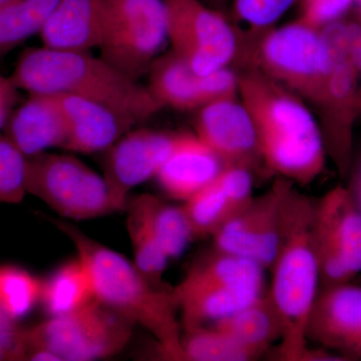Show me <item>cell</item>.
<instances>
[{"instance_id": "6da1fadb", "label": "cell", "mask_w": 361, "mask_h": 361, "mask_svg": "<svg viewBox=\"0 0 361 361\" xmlns=\"http://www.w3.org/2000/svg\"><path fill=\"white\" fill-rule=\"evenodd\" d=\"M73 242L89 271L94 298L153 334L163 356L184 360L174 289L149 281L122 254L90 238L75 226L54 220Z\"/></svg>"}, {"instance_id": "7a4b0ae2", "label": "cell", "mask_w": 361, "mask_h": 361, "mask_svg": "<svg viewBox=\"0 0 361 361\" xmlns=\"http://www.w3.org/2000/svg\"><path fill=\"white\" fill-rule=\"evenodd\" d=\"M238 90L253 120L265 165L292 184L312 183L324 168L325 142L305 104L260 73L239 78Z\"/></svg>"}, {"instance_id": "3957f363", "label": "cell", "mask_w": 361, "mask_h": 361, "mask_svg": "<svg viewBox=\"0 0 361 361\" xmlns=\"http://www.w3.org/2000/svg\"><path fill=\"white\" fill-rule=\"evenodd\" d=\"M316 203L291 187L282 206L279 242L268 292L281 318L280 360L303 361L308 348V320L319 291L314 235Z\"/></svg>"}, {"instance_id": "277c9868", "label": "cell", "mask_w": 361, "mask_h": 361, "mask_svg": "<svg viewBox=\"0 0 361 361\" xmlns=\"http://www.w3.org/2000/svg\"><path fill=\"white\" fill-rule=\"evenodd\" d=\"M30 94H73L104 104L135 123L163 108L147 87L90 51L30 47L20 54L11 75Z\"/></svg>"}, {"instance_id": "5b68a950", "label": "cell", "mask_w": 361, "mask_h": 361, "mask_svg": "<svg viewBox=\"0 0 361 361\" xmlns=\"http://www.w3.org/2000/svg\"><path fill=\"white\" fill-rule=\"evenodd\" d=\"M134 323L94 298L84 307L49 317L25 329L26 358L49 351L59 361H90L120 353L129 343Z\"/></svg>"}, {"instance_id": "8992f818", "label": "cell", "mask_w": 361, "mask_h": 361, "mask_svg": "<svg viewBox=\"0 0 361 361\" xmlns=\"http://www.w3.org/2000/svg\"><path fill=\"white\" fill-rule=\"evenodd\" d=\"M26 193L68 219L90 220L118 212L104 176L80 159L42 153L27 158Z\"/></svg>"}, {"instance_id": "52a82bcc", "label": "cell", "mask_w": 361, "mask_h": 361, "mask_svg": "<svg viewBox=\"0 0 361 361\" xmlns=\"http://www.w3.org/2000/svg\"><path fill=\"white\" fill-rule=\"evenodd\" d=\"M168 39L165 0H104L101 58L137 80Z\"/></svg>"}, {"instance_id": "ba28073f", "label": "cell", "mask_w": 361, "mask_h": 361, "mask_svg": "<svg viewBox=\"0 0 361 361\" xmlns=\"http://www.w3.org/2000/svg\"><path fill=\"white\" fill-rule=\"evenodd\" d=\"M172 51L197 73L226 68L237 51L234 30L217 11L200 0H165Z\"/></svg>"}, {"instance_id": "9c48e42d", "label": "cell", "mask_w": 361, "mask_h": 361, "mask_svg": "<svg viewBox=\"0 0 361 361\" xmlns=\"http://www.w3.org/2000/svg\"><path fill=\"white\" fill-rule=\"evenodd\" d=\"M314 235L324 287L345 284L361 272V211L350 192L336 188L316 203Z\"/></svg>"}, {"instance_id": "30bf717a", "label": "cell", "mask_w": 361, "mask_h": 361, "mask_svg": "<svg viewBox=\"0 0 361 361\" xmlns=\"http://www.w3.org/2000/svg\"><path fill=\"white\" fill-rule=\"evenodd\" d=\"M259 54L271 78L304 96L323 99L329 66L320 30L298 20L271 30L261 42Z\"/></svg>"}, {"instance_id": "8fae6325", "label": "cell", "mask_w": 361, "mask_h": 361, "mask_svg": "<svg viewBox=\"0 0 361 361\" xmlns=\"http://www.w3.org/2000/svg\"><path fill=\"white\" fill-rule=\"evenodd\" d=\"M292 186L289 180H277L269 191L233 214L212 235L216 250L270 268L279 242L282 206Z\"/></svg>"}, {"instance_id": "7c38bea8", "label": "cell", "mask_w": 361, "mask_h": 361, "mask_svg": "<svg viewBox=\"0 0 361 361\" xmlns=\"http://www.w3.org/2000/svg\"><path fill=\"white\" fill-rule=\"evenodd\" d=\"M178 134L130 130L106 151L104 178L118 212L125 211L135 187L156 177L170 155Z\"/></svg>"}, {"instance_id": "4fadbf2b", "label": "cell", "mask_w": 361, "mask_h": 361, "mask_svg": "<svg viewBox=\"0 0 361 361\" xmlns=\"http://www.w3.org/2000/svg\"><path fill=\"white\" fill-rule=\"evenodd\" d=\"M149 73L148 90L161 106L193 110L226 97L235 96L238 78L226 68L200 75L184 59L171 51L157 58Z\"/></svg>"}, {"instance_id": "5bb4252c", "label": "cell", "mask_w": 361, "mask_h": 361, "mask_svg": "<svg viewBox=\"0 0 361 361\" xmlns=\"http://www.w3.org/2000/svg\"><path fill=\"white\" fill-rule=\"evenodd\" d=\"M197 137L217 154L224 165L250 169L259 154L257 135L245 104L234 97L201 106L196 120Z\"/></svg>"}, {"instance_id": "9a60e30c", "label": "cell", "mask_w": 361, "mask_h": 361, "mask_svg": "<svg viewBox=\"0 0 361 361\" xmlns=\"http://www.w3.org/2000/svg\"><path fill=\"white\" fill-rule=\"evenodd\" d=\"M307 341L361 357V288L341 284L318 291Z\"/></svg>"}, {"instance_id": "2e32d148", "label": "cell", "mask_w": 361, "mask_h": 361, "mask_svg": "<svg viewBox=\"0 0 361 361\" xmlns=\"http://www.w3.org/2000/svg\"><path fill=\"white\" fill-rule=\"evenodd\" d=\"M68 137L63 149L78 154L106 152L137 123L108 106L68 94H58Z\"/></svg>"}, {"instance_id": "e0dca14e", "label": "cell", "mask_w": 361, "mask_h": 361, "mask_svg": "<svg viewBox=\"0 0 361 361\" xmlns=\"http://www.w3.org/2000/svg\"><path fill=\"white\" fill-rule=\"evenodd\" d=\"M4 129V135L26 158L56 147L63 148L68 137L65 114L56 94H30L14 109Z\"/></svg>"}, {"instance_id": "ac0fdd59", "label": "cell", "mask_w": 361, "mask_h": 361, "mask_svg": "<svg viewBox=\"0 0 361 361\" xmlns=\"http://www.w3.org/2000/svg\"><path fill=\"white\" fill-rule=\"evenodd\" d=\"M223 167L217 154L196 135L178 134L155 178L168 196L185 202L217 179Z\"/></svg>"}, {"instance_id": "d6986e66", "label": "cell", "mask_w": 361, "mask_h": 361, "mask_svg": "<svg viewBox=\"0 0 361 361\" xmlns=\"http://www.w3.org/2000/svg\"><path fill=\"white\" fill-rule=\"evenodd\" d=\"M185 329L232 315L264 294V289L224 281L182 280L174 288Z\"/></svg>"}, {"instance_id": "ffe728a7", "label": "cell", "mask_w": 361, "mask_h": 361, "mask_svg": "<svg viewBox=\"0 0 361 361\" xmlns=\"http://www.w3.org/2000/svg\"><path fill=\"white\" fill-rule=\"evenodd\" d=\"M104 28V0H61L39 35L47 49L90 51L101 47Z\"/></svg>"}, {"instance_id": "44dd1931", "label": "cell", "mask_w": 361, "mask_h": 361, "mask_svg": "<svg viewBox=\"0 0 361 361\" xmlns=\"http://www.w3.org/2000/svg\"><path fill=\"white\" fill-rule=\"evenodd\" d=\"M212 326L261 355L274 342L281 341L283 334L281 318L268 292L246 307L212 323Z\"/></svg>"}, {"instance_id": "7402d4cb", "label": "cell", "mask_w": 361, "mask_h": 361, "mask_svg": "<svg viewBox=\"0 0 361 361\" xmlns=\"http://www.w3.org/2000/svg\"><path fill=\"white\" fill-rule=\"evenodd\" d=\"M94 299L89 271L80 258L71 259L44 280L42 300L49 317L65 315Z\"/></svg>"}, {"instance_id": "603a6c76", "label": "cell", "mask_w": 361, "mask_h": 361, "mask_svg": "<svg viewBox=\"0 0 361 361\" xmlns=\"http://www.w3.org/2000/svg\"><path fill=\"white\" fill-rule=\"evenodd\" d=\"M61 0H4L0 4V58L42 32Z\"/></svg>"}, {"instance_id": "cb8c5ba5", "label": "cell", "mask_w": 361, "mask_h": 361, "mask_svg": "<svg viewBox=\"0 0 361 361\" xmlns=\"http://www.w3.org/2000/svg\"><path fill=\"white\" fill-rule=\"evenodd\" d=\"M132 200L144 214L169 259L180 257L194 239L183 207L171 205L149 194L140 195Z\"/></svg>"}, {"instance_id": "d4e9b609", "label": "cell", "mask_w": 361, "mask_h": 361, "mask_svg": "<svg viewBox=\"0 0 361 361\" xmlns=\"http://www.w3.org/2000/svg\"><path fill=\"white\" fill-rule=\"evenodd\" d=\"M182 337L183 356L189 361H250L260 353L213 326L192 327Z\"/></svg>"}, {"instance_id": "484cf974", "label": "cell", "mask_w": 361, "mask_h": 361, "mask_svg": "<svg viewBox=\"0 0 361 361\" xmlns=\"http://www.w3.org/2000/svg\"><path fill=\"white\" fill-rule=\"evenodd\" d=\"M127 229L129 233L134 264L153 283L161 285V276L167 267V254L159 244L144 214L134 201H128Z\"/></svg>"}, {"instance_id": "4316f807", "label": "cell", "mask_w": 361, "mask_h": 361, "mask_svg": "<svg viewBox=\"0 0 361 361\" xmlns=\"http://www.w3.org/2000/svg\"><path fill=\"white\" fill-rule=\"evenodd\" d=\"M44 280L16 265L0 266V306L18 322L42 300Z\"/></svg>"}, {"instance_id": "83f0119b", "label": "cell", "mask_w": 361, "mask_h": 361, "mask_svg": "<svg viewBox=\"0 0 361 361\" xmlns=\"http://www.w3.org/2000/svg\"><path fill=\"white\" fill-rule=\"evenodd\" d=\"M193 232L194 239L211 236L233 211L216 180L184 202L182 206Z\"/></svg>"}, {"instance_id": "f1b7e54d", "label": "cell", "mask_w": 361, "mask_h": 361, "mask_svg": "<svg viewBox=\"0 0 361 361\" xmlns=\"http://www.w3.org/2000/svg\"><path fill=\"white\" fill-rule=\"evenodd\" d=\"M27 158L9 141L0 135V204H18L26 194Z\"/></svg>"}, {"instance_id": "f546056e", "label": "cell", "mask_w": 361, "mask_h": 361, "mask_svg": "<svg viewBox=\"0 0 361 361\" xmlns=\"http://www.w3.org/2000/svg\"><path fill=\"white\" fill-rule=\"evenodd\" d=\"M216 182L219 185L233 214L248 205L254 198L250 169L240 165H224Z\"/></svg>"}, {"instance_id": "4dcf8cb0", "label": "cell", "mask_w": 361, "mask_h": 361, "mask_svg": "<svg viewBox=\"0 0 361 361\" xmlns=\"http://www.w3.org/2000/svg\"><path fill=\"white\" fill-rule=\"evenodd\" d=\"M296 0H234L240 20L256 28L274 25Z\"/></svg>"}, {"instance_id": "1f68e13d", "label": "cell", "mask_w": 361, "mask_h": 361, "mask_svg": "<svg viewBox=\"0 0 361 361\" xmlns=\"http://www.w3.org/2000/svg\"><path fill=\"white\" fill-rule=\"evenodd\" d=\"M355 0H301L300 20L306 25L322 30L344 16Z\"/></svg>"}, {"instance_id": "d6a6232c", "label": "cell", "mask_w": 361, "mask_h": 361, "mask_svg": "<svg viewBox=\"0 0 361 361\" xmlns=\"http://www.w3.org/2000/svg\"><path fill=\"white\" fill-rule=\"evenodd\" d=\"M25 357V329L0 306V361H23Z\"/></svg>"}, {"instance_id": "836d02e7", "label": "cell", "mask_w": 361, "mask_h": 361, "mask_svg": "<svg viewBox=\"0 0 361 361\" xmlns=\"http://www.w3.org/2000/svg\"><path fill=\"white\" fill-rule=\"evenodd\" d=\"M355 71L350 58L337 63L325 80L323 99L326 94L338 102L348 99L355 85Z\"/></svg>"}, {"instance_id": "e575fe53", "label": "cell", "mask_w": 361, "mask_h": 361, "mask_svg": "<svg viewBox=\"0 0 361 361\" xmlns=\"http://www.w3.org/2000/svg\"><path fill=\"white\" fill-rule=\"evenodd\" d=\"M20 97V90L13 84L11 77H6L0 71V129L11 115Z\"/></svg>"}, {"instance_id": "d590c367", "label": "cell", "mask_w": 361, "mask_h": 361, "mask_svg": "<svg viewBox=\"0 0 361 361\" xmlns=\"http://www.w3.org/2000/svg\"><path fill=\"white\" fill-rule=\"evenodd\" d=\"M350 61L355 71H361V27L356 35L350 51Z\"/></svg>"}, {"instance_id": "8d00e7d4", "label": "cell", "mask_w": 361, "mask_h": 361, "mask_svg": "<svg viewBox=\"0 0 361 361\" xmlns=\"http://www.w3.org/2000/svg\"><path fill=\"white\" fill-rule=\"evenodd\" d=\"M350 193L353 195V199H355L356 205L358 206L361 211V171L360 175H358L357 180H356L355 192H350Z\"/></svg>"}, {"instance_id": "74e56055", "label": "cell", "mask_w": 361, "mask_h": 361, "mask_svg": "<svg viewBox=\"0 0 361 361\" xmlns=\"http://www.w3.org/2000/svg\"><path fill=\"white\" fill-rule=\"evenodd\" d=\"M355 2L356 6H358V8H360V11H361V0H355Z\"/></svg>"}, {"instance_id": "f35d334b", "label": "cell", "mask_w": 361, "mask_h": 361, "mask_svg": "<svg viewBox=\"0 0 361 361\" xmlns=\"http://www.w3.org/2000/svg\"><path fill=\"white\" fill-rule=\"evenodd\" d=\"M4 0H0V4H1V2H4Z\"/></svg>"}]
</instances>
